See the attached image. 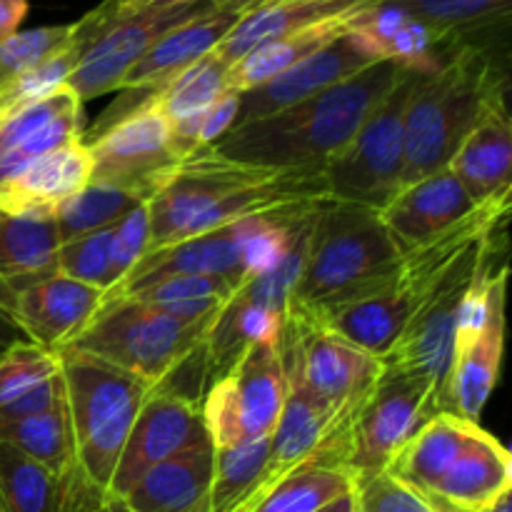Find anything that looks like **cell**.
<instances>
[{
  "instance_id": "obj_1",
  "label": "cell",
  "mask_w": 512,
  "mask_h": 512,
  "mask_svg": "<svg viewBox=\"0 0 512 512\" xmlns=\"http://www.w3.org/2000/svg\"><path fill=\"white\" fill-rule=\"evenodd\" d=\"M328 198L323 168H260L210 150L180 160L148 200L145 253L260 213L315 208ZM143 253V255H145Z\"/></svg>"
},
{
  "instance_id": "obj_2",
  "label": "cell",
  "mask_w": 512,
  "mask_h": 512,
  "mask_svg": "<svg viewBox=\"0 0 512 512\" xmlns=\"http://www.w3.org/2000/svg\"><path fill=\"white\" fill-rule=\"evenodd\" d=\"M408 73L410 68L393 60H380L293 108L235 125L213 150L228 160L260 168H325L370 110Z\"/></svg>"
},
{
  "instance_id": "obj_3",
  "label": "cell",
  "mask_w": 512,
  "mask_h": 512,
  "mask_svg": "<svg viewBox=\"0 0 512 512\" xmlns=\"http://www.w3.org/2000/svg\"><path fill=\"white\" fill-rule=\"evenodd\" d=\"M508 58L463 45L435 73L420 75L405 108L400 188L448 168L485 100L508 88Z\"/></svg>"
},
{
  "instance_id": "obj_4",
  "label": "cell",
  "mask_w": 512,
  "mask_h": 512,
  "mask_svg": "<svg viewBox=\"0 0 512 512\" xmlns=\"http://www.w3.org/2000/svg\"><path fill=\"white\" fill-rule=\"evenodd\" d=\"M398 243L378 210L325 200L315 210L303 273L290 305L318 310L398 280Z\"/></svg>"
},
{
  "instance_id": "obj_5",
  "label": "cell",
  "mask_w": 512,
  "mask_h": 512,
  "mask_svg": "<svg viewBox=\"0 0 512 512\" xmlns=\"http://www.w3.org/2000/svg\"><path fill=\"white\" fill-rule=\"evenodd\" d=\"M75 465L85 483L108 493L120 453L153 385L78 350H58Z\"/></svg>"
},
{
  "instance_id": "obj_6",
  "label": "cell",
  "mask_w": 512,
  "mask_h": 512,
  "mask_svg": "<svg viewBox=\"0 0 512 512\" xmlns=\"http://www.w3.org/2000/svg\"><path fill=\"white\" fill-rule=\"evenodd\" d=\"M210 320H185L140 300L105 295L93 320L63 350L93 355L158 388L203 345Z\"/></svg>"
},
{
  "instance_id": "obj_7",
  "label": "cell",
  "mask_w": 512,
  "mask_h": 512,
  "mask_svg": "<svg viewBox=\"0 0 512 512\" xmlns=\"http://www.w3.org/2000/svg\"><path fill=\"white\" fill-rule=\"evenodd\" d=\"M438 413V390L430 380L405 365L383 363L378 383L348 425L345 468L355 483L385 473L395 455Z\"/></svg>"
},
{
  "instance_id": "obj_8",
  "label": "cell",
  "mask_w": 512,
  "mask_h": 512,
  "mask_svg": "<svg viewBox=\"0 0 512 512\" xmlns=\"http://www.w3.org/2000/svg\"><path fill=\"white\" fill-rule=\"evenodd\" d=\"M423 73L410 70L360 123L353 138L325 163L328 198L380 210L400 190L405 145V108Z\"/></svg>"
},
{
  "instance_id": "obj_9",
  "label": "cell",
  "mask_w": 512,
  "mask_h": 512,
  "mask_svg": "<svg viewBox=\"0 0 512 512\" xmlns=\"http://www.w3.org/2000/svg\"><path fill=\"white\" fill-rule=\"evenodd\" d=\"M278 348L285 373L328 405L345 428L383 373V360L350 345L298 305L288 308Z\"/></svg>"
},
{
  "instance_id": "obj_10",
  "label": "cell",
  "mask_w": 512,
  "mask_h": 512,
  "mask_svg": "<svg viewBox=\"0 0 512 512\" xmlns=\"http://www.w3.org/2000/svg\"><path fill=\"white\" fill-rule=\"evenodd\" d=\"M135 103H118V110H105L103 120L83 138L93 158L95 183L118 185L150 200L165 175L180 163L175 153L170 123L148 90Z\"/></svg>"
},
{
  "instance_id": "obj_11",
  "label": "cell",
  "mask_w": 512,
  "mask_h": 512,
  "mask_svg": "<svg viewBox=\"0 0 512 512\" xmlns=\"http://www.w3.org/2000/svg\"><path fill=\"white\" fill-rule=\"evenodd\" d=\"M285 383L280 348L258 343L238 355L228 373L208 385L200 410L215 450L270 438L283 410Z\"/></svg>"
},
{
  "instance_id": "obj_12",
  "label": "cell",
  "mask_w": 512,
  "mask_h": 512,
  "mask_svg": "<svg viewBox=\"0 0 512 512\" xmlns=\"http://www.w3.org/2000/svg\"><path fill=\"white\" fill-rule=\"evenodd\" d=\"M210 5L213 3L153 5L118 18H100L95 10H90L78 20V33L85 45L73 75L68 78V88L83 103L120 90L128 70L148 53L155 40Z\"/></svg>"
},
{
  "instance_id": "obj_13",
  "label": "cell",
  "mask_w": 512,
  "mask_h": 512,
  "mask_svg": "<svg viewBox=\"0 0 512 512\" xmlns=\"http://www.w3.org/2000/svg\"><path fill=\"white\" fill-rule=\"evenodd\" d=\"M508 225V223H505ZM505 225H500L488 240L475 245L455 268H450L433 288L425 293L415 313L410 315L403 338L383 363H398L423 375L438 390V410L448 383L455 353V328H458L460 303L468 293L485 260L498 253L505 243Z\"/></svg>"
},
{
  "instance_id": "obj_14",
  "label": "cell",
  "mask_w": 512,
  "mask_h": 512,
  "mask_svg": "<svg viewBox=\"0 0 512 512\" xmlns=\"http://www.w3.org/2000/svg\"><path fill=\"white\" fill-rule=\"evenodd\" d=\"M213 448L203 410L190 395L158 388L148 395L120 453L108 493L123 498L153 465L195 450Z\"/></svg>"
},
{
  "instance_id": "obj_15",
  "label": "cell",
  "mask_w": 512,
  "mask_h": 512,
  "mask_svg": "<svg viewBox=\"0 0 512 512\" xmlns=\"http://www.w3.org/2000/svg\"><path fill=\"white\" fill-rule=\"evenodd\" d=\"M380 63L373 50L360 40L353 28L330 45L320 48L310 58L300 60L298 65L288 68L285 73L275 75L268 83L240 93V108L235 125L253 123V120L268 118L285 108L303 103L323 90L333 88L340 80L360 73L368 65ZM233 125V128H235Z\"/></svg>"
},
{
  "instance_id": "obj_16",
  "label": "cell",
  "mask_w": 512,
  "mask_h": 512,
  "mask_svg": "<svg viewBox=\"0 0 512 512\" xmlns=\"http://www.w3.org/2000/svg\"><path fill=\"white\" fill-rule=\"evenodd\" d=\"M505 288L508 263L495 273L485 323L475 338L455 343L453 365L440 398V413H450L465 423L480 425L490 393L498 385L505 345Z\"/></svg>"
},
{
  "instance_id": "obj_17",
  "label": "cell",
  "mask_w": 512,
  "mask_h": 512,
  "mask_svg": "<svg viewBox=\"0 0 512 512\" xmlns=\"http://www.w3.org/2000/svg\"><path fill=\"white\" fill-rule=\"evenodd\" d=\"M105 295L103 290L53 270L13 290V318L30 343L58 353L93 320Z\"/></svg>"
},
{
  "instance_id": "obj_18",
  "label": "cell",
  "mask_w": 512,
  "mask_h": 512,
  "mask_svg": "<svg viewBox=\"0 0 512 512\" xmlns=\"http://www.w3.org/2000/svg\"><path fill=\"white\" fill-rule=\"evenodd\" d=\"M83 100L63 85L48 98L0 113V185L60 145L83 140Z\"/></svg>"
},
{
  "instance_id": "obj_19",
  "label": "cell",
  "mask_w": 512,
  "mask_h": 512,
  "mask_svg": "<svg viewBox=\"0 0 512 512\" xmlns=\"http://www.w3.org/2000/svg\"><path fill=\"white\" fill-rule=\"evenodd\" d=\"M475 205L512 193V118L508 88L485 100L478 120L448 165Z\"/></svg>"
},
{
  "instance_id": "obj_20",
  "label": "cell",
  "mask_w": 512,
  "mask_h": 512,
  "mask_svg": "<svg viewBox=\"0 0 512 512\" xmlns=\"http://www.w3.org/2000/svg\"><path fill=\"white\" fill-rule=\"evenodd\" d=\"M475 210L473 198L465 193L450 168L438 170L423 180L400 188L383 208L380 220L398 243L400 253L435 238Z\"/></svg>"
},
{
  "instance_id": "obj_21",
  "label": "cell",
  "mask_w": 512,
  "mask_h": 512,
  "mask_svg": "<svg viewBox=\"0 0 512 512\" xmlns=\"http://www.w3.org/2000/svg\"><path fill=\"white\" fill-rule=\"evenodd\" d=\"M320 323L355 348L365 350L373 358L385 360L403 338L408 320L413 315V303L403 285L395 283L373 293L355 295L310 310Z\"/></svg>"
},
{
  "instance_id": "obj_22",
  "label": "cell",
  "mask_w": 512,
  "mask_h": 512,
  "mask_svg": "<svg viewBox=\"0 0 512 512\" xmlns=\"http://www.w3.org/2000/svg\"><path fill=\"white\" fill-rule=\"evenodd\" d=\"M512 488V458L480 425L470 430L458 458L425 498L438 512H478Z\"/></svg>"
},
{
  "instance_id": "obj_23",
  "label": "cell",
  "mask_w": 512,
  "mask_h": 512,
  "mask_svg": "<svg viewBox=\"0 0 512 512\" xmlns=\"http://www.w3.org/2000/svg\"><path fill=\"white\" fill-rule=\"evenodd\" d=\"M93 180V158L83 140L60 145L0 185V213L53 215L58 205L73 198Z\"/></svg>"
},
{
  "instance_id": "obj_24",
  "label": "cell",
  "mask_w": 512,
  "mask_h": 512,
  "mask_svg": "<svg viewBox=\"0 0 512 512\" xmlns=\"http://www.w3.org/2000/svg\"><path fill=\"white\" fill-rule=\"evenodd\" d=\"M243 13L210 5L203 13L193 15L185 23L155 40L148 53L128 70L120 90H153L173 78L175 73L193 65L218 48L220 40L230 33Z\"/></svg>"
},
{
  "instance_id": "obj_25",
  "label": "cell",
  "mask_w": 512,
  "mask_h": 512,
  "mask_svg": "<svg viewBox=\"0 0 512 512\" xmlns=\"http://www.w3.org/2000/svg\"><path fill=\"white\" fill-rule=\"evenodd\" d=\"M375 3L380 0H268L245 10L213 53L223 63L235 65L260 45Z\"/></svg>"
},
{
  "instance_id": "obj_26",
  "label": "cell",
  "mask_w": 512,
  "mask_h": 512,
  "mask_svg": "<svg viewBox=\"0 0 512 512\" xmlns=\"http://www.w3.org/2000/svg\"><path fill=\"white\" fill-rule=\"evenodd\" d=\"M175 273L210 275V278H220L230 283L233 290L238 288L245 280L238 223L180 240V243L153 250V253H145L118 288H133V285Z\"/></svg>"
},
{
  "instance_id": "obj_27",
  "label": "cell",
  "mask_w": 512,
  "mask_h": 512,
  "mask_svg": "<svg viewBox=\"0 0 512 512\" xmlns=\"http://www.w3.org/2000/svg\"><path fill=\"white\" fill-rule=\"evenodd\" d=\"M428 25L448 48H508L512 0H388Z\"/></svg>"
},
{
  "instance_id": "obj_28",
  "label": "cell",
  "mask_w": 512,
  "mask_h": 512,
  "mask_svg": "<svg viewBox=\"0 0 512 512\" xmlns=\"http://www.w3.org/2000/svg\"><path fill=\"white\" fill-rule=\"evenodd\" d=\"M215 450H195L153 465L123 495L133 512H208Z\"/></svg>"
},
{
  "instance_id": "obj_29",
  "label": "cell",
  "mask_w": 512,
  "mask_h": 512,
  "mask_svg": "<svg viewBox=\"0 0 512 512\" xmlns=\"http://www.w3.org/2000/svg\"><path fill=\"white\" fill-rule=\"evenodd\" d=\"M58 248L53 215L0 213V303L13 310L15 288L58 270Z\"/></svg>"
},
{
  "instance_id": "obj_30",
  "label": "cell",
  "mask_w": 512,
  "mask_h": 512,
  "mask_svg": "<svg viewBox=\"0 0 512 512\" xmlns=\"http://www.w3.org/2000/svg\"><path fill=\"white\" fill-rule=\"evenodd\" d=\"M355 490V478L340 453H320L270 485L248 512H320Z\"/></svg>"
},
{
  "instance_id": "obj_31",
  "label": "cell",
  "mask_w": 512,
  "mask_h": 512,
  "mask_svg": "<svg viewBox=\"0 0 512 512\" xmlns=\"http://www.w3.org/2000/svg\"><path fill=\"white\" fill-rule=\"evenodd\" d=\"M360 13H363V10H353V13L338 15V18H330L325 20V23L310 25V28L285 35V38L273 40V43L260 45L253 53H248L245 58H240L238 63L230 65L228 88L245 93V90L268 83L275 75L285 73L288 68L298 65L300 60L310 58V55L318 53L320 48H325V45H330L333 40H338L340 35L348 33Z\"/></svg>"
},
{
  "instance_id": "obj_32",
  "label": "cell",
  "mask_w": 512,
  "mask_h": 512,
  "mask_svg": "<svg viewBox=\"0 0 512 512\" xmlns=\"http://www.w3.org/2000/svg\"><path fill=\"white\" fill-rule=\"evenodd\" d=\"M80 470L55 475L13 445L0 443V505L3 512H70L83 483Z\"/></svg>"
},
{
  "instance_id": "obj_33",
  "label": "cell",
  "mask_w": 512,
  "mask_h": 512,
  "mask_svg": "<svg viewBox=\"0 0 512 512\" xmlns=\"http://www.w3.org/2000/svg\"><path fill=\"white\" fill-rule=\"evenodd\" d=\"M473 423L455 418L450 413H438L418 430L413 440L395 455L388 473L408 483L418 493L430 495L438 488L440 478L448 473L460 448L468 440Z\"/></svg>"
},
{
  "instance_id": "obj_34",
  "label": "cell",
  "mask_w": 512,
  "mask_h": 512,
  "mask_svg": "<svg viewBox=\"0 0 512 512\" xmlns=\"http://www.w3.org/2000/svg\"><path fill=\"white\" fill-rule=\"evenodd\" d=\"M0 443L13 445L25 458L35 460L55 475H70L78 470L73 428L65 405L28 418L0 420Z\"/></svg>"
},
{
  "instance_id": "obj_35",
  "label": "cell",
  "mask_w": 512,
  "mask_h": 512,
  "mask_svg": "<svg viewBox=\"0 0 512 512\" xmlns=\"http://www.w3.org/2000/svg\"><path fill=\"white\" fill-rule=\"evenodd\" d=\"M230 65L223 63L215 53L195 60L185 70L175 73L158 88L148 90L150 98L160 108V113L168 118L170 125L190 123L200 113L210 108L228 88Z\"/></svg>"
},
{
  "instance_id": "obj_36",
  "label": "cell",
  "mask_w": 512,
  "mask_h": 512,
  "mask_svg": "<svg viewBox=\"0 0 512 512\" xmlns=\"http://www.w3.org/2000/svg\"><path fill=\"white\" fill-rule=\"evenodd\" d=\"M140 203H145V198H140L133 190L90 180L80 193H75L73 198L53 210L60 243L110 228Z\"/></svg>"
},
{
  "instance_id": "obj_37",
  "label": "cell",
  "mask_w": 512,
  "mask_h": 512,
  "mask_svg": "<svg viewBox=\"0 0 512 512\" xmlns=\"http://www.w3.org/2000/svg\"><path fill=\"white\" fill-rule=\"evenodd\" d=\"M83 45L85 43L78 33V23H75L73 38L63 48H58L43 63L25 70L23 75H18V78H13L0 88V113H8V110L23 108V105L35 103V100L48 98L50 93L68 85V78L73 75L80 53H83Z\"/></svg>"
},
{
  "instance_id": "obj_38",
  "label": "cell",
  "mask_w": 512,
  "mask_h": 512,
  "mask_svg": "<svg viewBox=\"0 0 512 512\" xmlns=\"http://www.w3.org/2000/svg\"><path fill=\"white\" fill-rule=\"evenodd\" d=\"M230 293H233V285L220 278L175 273L133 285V288L110 290L108 298H133L140 303L168 308V305L190 303V300H228Z\"/></svg>"
},
{
  "instance_id": "obj_39",
  "label": "cell",
  "mask_w": 512,
  "mask_h": 512,
  "mask_svg": "<svg viewBox=\"0 0 512 512\" xmlns=\"http://www.w3.org/2000/svg\"><path fill=\"white\" fill-rule=\"evenodd\" d=\"M60 373L58 353L40 348V345L25 343L13 345L0 355V413L25 393L40 385L43 380Z\"/></svg>"
},
{
  "instance_id": "obj_40",
  "label": "cell",
  "mask_w": 512,
  "mask_h": 512,
  "mask_svg": "<svg viewBox=\"0 0 512 512\" xmlns=\"http://www.w3.org/2000/svg\"><path fill=\"white\" fill-rule=\"evenodd\" d=\"M110 240H113V225L95 233L80 235V238L60 243L55 268L58 273L78 280V283L98 288L103 293L113 290L110 278Z\"/></svg>"
},
{
  "instance_id": "obj_41",
  "label": "cell",
  "mask_w": 512,
  "mask_h": 512,
  "mask_svg": "<svg viewBox=\"0 0 512 512\" xmlns=\"http://www.w3.org/2000/svg\"><path fill=\"white\" fill-rule=\"evenodd\" d=\"M73 30L75 23L43 25V28L18 30L10 38L0 40V88L63 48L73 38Z\"/></svg>"
},
{
  "instance_id": "obj_42",
  "label": "cell",
  "mask_w": 512,
  "mask_h": 512,
  "mask_svg": "<svg viewBox=\"0 0 512 512\" xmlns=\"http://www.w3.org/2000/svg\"><path fill=\"white\" fill-rule=\"evenodd\" d=\"M355 512H438L423 493L385 473L355 483Z\"/></svg>"
},
{
  "instance_id": "obj_43",
  "label": "cell",
  "mask_w": 512,
  "mask_h": 512,
  "mask_svg": "<svg viewBox=\"0 0 512 512\" xmlns=\"http://www.w3.org/2000/svg\"><path fill=\"white\" fill-rule=\"evenodd\" d=\"M148 233V200L135 205L130 213H125L113 225V240H110V278H113V288H118L128 278L130 270L138 265V260L143 258L145 248H148Z\"/></svg>"
},
{
  "instance_id": "obj_44",
  "label": "cell",
  "mask_w": 512,
  "mask_h": 512,
  "mask_svg": "<svg viewBox=\"0 0 512 512\" xmlns=\"http://www.w3.org/2000/svg\"><path fill=\"white\" fill-rule=\"evenodd\" d=\"M60 405H65L63 373L43 380V383L35 385L30 393H25L23 398H18L13 405H8V408L0 413V420H18V418H28V415L48 413V410L60 408Z\"/></svg>"
},
{
  "instance_id": "obj_45",
  "label": "cell",
  "mask_w": 512,
  "mask_h": 512,
  "mask_svg": "<svg viewBox=\"0 0 512 512\" xmlns=\"http://www.w3.org/2000/svg\"><path fill=\"white\" fill-rule=\"evenodd\" d=\"M213 3V0H103L98 8H93L100 18H118V15L135 13V10L153 8V5H198Z\"/></svg>"
},
{
  "instance_id": "obj_46",
  "label": "cell",
  "mask_w": 512,
  "mask_h": 512,
  "mask_svg": "<svg viewBox=\"0 0 512 512\" xmlns=\"http://www.w3.org/2000/svg\"><path fill=\"white\" fill-rule=\"evenodd\" d=\"M28 10H30L28 0H0V40L18 33L25 15H28Z\"/></svg>"
},
{
  "instance_id": "obj_47",
  "label": "cell",
  "mask_w": 512,
  "mask_h": 512,
  "mask_svg": "<svg viewBox=\"0 0 512 512\" xmlns=\"http://www.w3.org/2000/svg\"><path fill=\"white\" fill-rule=\"evenodd\" d=\"M25 333L23 328L18 325V320L13 318V310L8 308V305L0 303V355L5 353V350H10L13 345L18 343H25Z\"/></svg>"
},
{
  "instance_id": "obj_48",
  "label": "cell",
  "mask_w": 512,
  "mask_h": 512,
  "mask_svg": "<svg viewBox=\"0 0 512 512\" xmlns=\"http://www.w3.org/2000/svg\"><path fill=\"white\" fill-rule=\"evenodd\" d=\"M98 490L93 488V485H88L83 480L78 488V495H75L73 500V508H70V512H95V508H98V500H100Z\"/></svg>"
},
{
  "instance_id": "obj_49",
  "label": "cell",
  "mask_w": 512,
  "mask_h": 512,
  "mask_svg": "<svg viewBox=\"0 0 512 512\" xmlns=\"http://www.w3.org/2000/svg\"><path fill=\"white\" fill-rule=\"evenodd\" d=\"M95 512H133L128 508V503H125L120 495H113V493H103L98 500V508Z\"/></svg>"
},
{
  "instance_id": "obj_50",
  "label": "cell",
  "mask_w": 512,
  "mask_h": 512,
  "mask_svg": "<svg viewBox=\"0 0 512 512\" xmlns=\"http://www.w3.org/2000/svg\"><path fill=\"white\" fill-rule=\"evenodd\" d=\"M260 3H268V0H213V5H218V8L238 10V13H245V10L255 8Z\"/></svg>"
},
{
  "instance_id": "obj_51",
  "label": "cell",
  "mask_w": 512,
  "mask_h": 512,
  "mask_svg": "<svg viewBox=\"0 0 512 512\" xmlns=\"http://www.w3.org/2000/svg\"><path fill=\"white\" fill-rule=\"evenodd\" d=\"M510 498H512V488L505 490V493H500L498 498L493 500V503H488L485 508H480L478 512H512Z\"/></svg>"
},
{
  "instance_id": "obj_52",
  "label": "cell",
  "mask_w": 512,
  "mask_h": 512,
  "mask_svg": "<svg viewBox=\"0 0 512 512\" xmlns=\"http://www.w3.org/2000/svg\"><path fill=\"white\" fill-rule=\"evenodd\" d=\"M320 512H355V498H353V493L343 495V498H338V500H335V503L325 505V508L320 510Z\"/></svg>"
},
{
  "instance_id": "obj_53",
  "label": "cell",
  "mask_w": 512,
  "mask_h": 512,
  "mask_svg": "<svg viewBox=\"0 0 512 512\" xmlns=\"http://www.w3.org/2000/svg\"><path fill=\"white\" fill-rule=\"evenodd\" d=\"M0 512H3V505H0Z\"/></svg>"
}]
</instances>
